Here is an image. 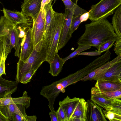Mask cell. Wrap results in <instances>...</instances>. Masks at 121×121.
<instances>
[{"instance_id": "4fadbf2b", "label": "cell", "mask_w": 121, "mask_h": 121, "mask_svg": "<svg viewBox=\"0 0 121 121\" xmlns=\"http://www.w3.org/2000/svg\"><path fill=\"white\" fill-rule=\"evenodd\" d=\"M42 0H24L21 5L22 13L35 20L39 12Z\"/></svg>"}, {"instance_id": "8fae6325", "label": "cell", "mask_w": 121, "mask_h": 121, "mask_svg": "<svg viewBox=\"0 0 121 121\" xmlns=\"http://www.w3.org/2000/svg\"><path fill=\"white\" fill-rule=\"evenodd\" d=\"M45 26L43 39L45 45L47 44L50 39L51 32L55 22L54 13L52 3L50 2L45 6Z\"/></svg>"}, {"instance_id": "3957f363", "label": "cell", "mask_w": 121, "mask_h": 121, "mask_svg": "<svg viewBox=\"0 0 121 121\" xmlns=\"http://www.w3.org/2000/svg\"><path fill=\"white\" fill-rule=\"evenodd\" d=\"M46 53L44 42L42 39L35 47L32 53L24 62L19 60L17 63L16 82H20L22 78L31 69H38L46 61Z\"/></svg>"}, {"instance_id": "7bdbcfd3", "label": "cell", "mask_w": 121, "mask_h": 121, "mask_svg": "<svg viewBox=\"0 0 121 121\" xmlns=\"http://www.w3.org/2000/svg\"></svg>"}, {"instance_id": "d6986e66", "label": "cell", "mask_w": 121, "mask_h": 121, "mask_svg": "<svg viewBox=\"0 0 121 121\" xmlns=\"http://www.w3.org/2000/svg\"><path fill=\"white\" fill-rule=\"evenodd\" d=\"M80 99L76 97L71 98L67 96L62 101H59V105L62 107L64 111L68 121H69Z\"/></svg>"}, {"instance_id": "9a60e30c", "label": "cell", "mask_w": 121, "mask_h": 121, "mask_svg": "<svg viewBox=\"0 0 121 121\" xmlns=\"http://www.w3.org/2000/svg\"><path fill=\"white\" fill-rule=\"evenodd\" d=\"M91 100L93 102L105 110L109 109L112 98L107 97L98 88L95 86L91 88Z\"/></svg>"}, {"instance_id": "ffe728a7", "label": "cell", "mask_w": 121, "mask_h": 121, "mask_svg": "<svg viewBox=\"0 0 121 121\" xmlns=\"http://www.w3.org/2000/svg\"><path fill=\"white\" fill-rule=\"evenodd\" d=\"M95 86L102 91H115L121 88V81L97 80Z\"/></svg>"}, {"instance_id": "5bb4252c", "label": "cell", "mask_w": 121, "mask_h": 121, "mask_svg": "<svg viewBox=\"0 0 121 121\" xmlns=\"http://www.w3.org/2000/svg\"><path fill=\"white\" fill-rule=\"evenodd\" d=\"M87 110L86 113V121H106L101 107L88 100Z\"/></svg>"}, {"instance_id": "ba28073f", "label": "cell", "mask_w": 121, "mask_h": 121, "mask_svg": "<svg viewBox=\"0 0 121 121\" xmlns=\"http://www.w3.org/2000/svg\"><path fill=\"white\" fill-rule=\"evenodd\" d=\"M26 107L24 106L15 104H10L6 105H1V111L10 121L11 116L13 113L17 114L24 118L26 121H36L37 117L35 115L28 116L26 112Z\"/></svg>"}, {"instance_id": "5b68a950", "label": "cell", "mask_w": 121, "mask_h": 121, "mask_svg": "<svg viewBox=\"0 0 121 121\" xmlns=\"http://www.w3.org/2000/svg\"><path fill=\"white\" fill-rule=\"evenodd\" d=\"M121 4V0H101L93 5L89 10V19L91 21L106 18L112 15Z\"/></svg>"}, {"instance_id": "30bf717a", "label": "cell", "mask_w": 121, "mask_h": 121, "mask_svg": "<svg viewBox=\"0 0 121 121\" xmlns=\"http://www.w3.org/2000/svg\"><path fill=\"white\" fill-rule=\"evenodd\" d=\"M4 16L14 25L21 27L30 26L33 25V21L30 18L23 14L21 12L12 11L3 8Z\"/></svg>"}, {"instance_id": "44dd1931", "label": "cell", "mask_w": 121, "mask_h": 121, "mask_svg": "<svg viewBox=\"0 0 121 121\" xmlns=\"http://www.w3.org/2000/svg\"><path fill=\"white\" fill-rule=\"evenodd\" d=\"M64 63L62 58L59 56L58 52H56L53 60L49 63L50 68L48 73L52 76H57L61 71Z\"/></svg>"}, {"instance_id": "83f0119b", "label": "cell", "mask_w": 121, "mask_h": 121, "mask_svg": "<svg viewBox=\"0 0 121 121\" xmlns=\"http://www.w3.org/2000/svg\"><path fill=\"white\" fill-rule=\"evenodd\" d=\"M101 92L105 96L110 98L121 99V88L115 91Z\"/></svg>"}, {"instance_id": "277c9868", "label": "cell", "mask_w": 121, "mask_h": 121, "mask_svg": "<svg viewBox=\"0 0 121 121\" xmlns=\"http://www.w3.org/2000/svg\"><path fill=\"white\" fill-rule=\"evenodd\" d=\"M55 22L49 40L45 46L46 61L49 63L53 60L55 53L58 52V45L64 17V13L55 12Z\"/></svg>"}, {"instance_id": "2e32d148", "label": "cell", "mask_w": 121, "mask_h": 121, "mask_svg": "<svg viewBox=\"0 0 121 121\" xmlns=\"http://www.w3.org/2000/svg\"><path fill=\"white\" fill-rule=\"evenodd\" d=\"M87 106V101L80 98L69 121H86Z\"/></svg>"}, {"instance_id": "ab89813d", "label": "cell", "mask_w": 121, "mask_h": 121, "mask_svg": "<svg viewBox=\"0 0 121 121\" xmlns=\"http://www.w3.org/2000/svg\"><path fill=\"white\" fill-rule=\"evenodd\" d=\"M4 51L3 43L1 38L0 37V53H2Z\"/></svg>"}, {"instance_id": "e575fe53", "label": "cell", "mask_w": 121, "mask_h": 121, "mask_svg": "<svg viewBox=\"0 0 121 121\" xmlns=\"http://www.w3.org/2000/svg\"><path fill=\"white\" fill-rule=\"evenodd\" d=\"M26 121L25 119L19 115L16 114H13L11 117L10 121Z\"/></svg>"}, {"instance_id": "cb8c5ba5", "label": "cell", "mask_w": 121, "mask_h": 121, "mask_svg": "<svg viewBox=\"0 0 121 121\" xmlns=\"http://www.w3.org/2000/svg\"><path fill=\"white\" fill-rule=\"evenodd\" d=\"M108 110L121 115V100L120 99L112 98L110 107Z\"/></svg>"}, {"instance_id": "4dcf8cb0", "label": "cell", "mask_w": 121, "mask_h": 121, "mask_svg": "<svg viewBox=\"0 0 121 121\" xmlns=\"http://www.w3.org/2000/svg\"><path fill=\"white\" fill-rule=\"evenodd\" d=\"M58 121H68L66 114L62 107L59 105L58 110L56 111Z\"/></svg>"}, {"instance_id": "d6a6232c", "label": "cell", "mask_w": 121, "mask_h": 121, "mask_svg": "<svg viewBox=\"0 0 121 121\" xmlns=\"http://www.w3.org/2000/svg\"><path fill=\"white\" fill-rule=\"evenodd\" d=\"M6 60L3 52L2 53L0 63V77L3 74H6L5 65Z\"/></svg>"}, {"instance_id": "b9f144b4", "label": "cell", "mask_w": 121, "mask_h": 121, "mask_svg": "<svg viewBox=\"0 0 121 121\" xmlns=\"http://www.w3.org/2000/svg\"><path fill=\"white\" fill-rule=\"evenodd\" d=\"M51 0V1H50V2L51 3H52V1L53 0Z\"/></svg>"}, {"instance_id": "484cf974", "label": "cell", "mask_w": 121, "mask_h": 121, "mask_svg": "<svg viewBox=\"0 0 121 121\" xmlns=\"http://www.w3.org/2000/svg\"><path fill=\"white\" fill-rule=\"evenodd\" d=\"M91 47L90 45H78L77 49L74 51L68 56L64 58H62L64 62L65 63L67 60L74 57L78 53L90 49Z\"/></svg>"}, {"instance_id": "d590c367", "label": "cell", "mask_w": 121, "mask_h": 121, "mask_svg": "<svg viewBox=\"0 0 121 121\" xmlns=\"http://www.w3.org/2000/svg\"><path fill=\"white\" fill-rule=\"evenodd\" d=\"M89 16L88 12H87L81 14L79 17L81 23L87 21L89 19Z\"/></svg>"}, {"instance_id": "74e56055", "label": "cell", "mask_w": 121, "mask_h": 121, "mask_svg": "<svg viewBox=\"0 0 121 121\" xmlns=\"http://www.w3.org/2000/svg\"><path fill=\"white\" fill-rule=\"evenodd\" d=\"M51 0H42L40 10H43L46 5L49 3Z\"/></svg>"}, {"instance_id": "f1b7e54d", "label": "cell", "mask_w": 121, "mask_h": 121, "mask_svg": "<svg viewBox=\"0 0 121 121\" xmlns=\"http://www.w3.org/2000/svg\"><path fill=\"white\" fill-rule=\"evenodd\" d=\"M80 16H74L73 17L70 28V33L72 35L73 32L77 29L81 23L79 18Z\"/></svg>"}, {"instance_id": "60d3db41", "label": "cell", "mask_w": 121, "mask_h": 121, "mask_svg": "<svg viewBox=\"0 0 121 121\" xmlns=\"http://www.w3.org/2000/svg\"><path fill=\"white\" fill-rule=\"evenodd\" d=\"M2 53H0V62L1 60V59L2 55Z\"/></svg>"}, {"instance_id": "836d02e7", "label": "cell", "mask_w": 121, "mask_h": 121, "mask_svg": "<svg viewBox=\"0 0 121 121\" xmlns=\"http://www.w3.org/2000/svg\"><path fill=\"white\" fill-rule=\"evenodd\" d=\"M101 53L99 51L81 52L78 54V55L88 56H96L100 55Z\"/></svg>"}, {"instance_id": "1f68e13d", "label": "cell", "mask_w": 121, "mask_h": 121, "mask_svg": "<svg viewBox=\"0 0 121 121\" xmlns=\"http://www.w3.org/2000/svg\"><path fill=\"white\" fill-rule=\"evenodd\" d=\"M114 50L118 56H121V38H117L115 40Z\"/></svg>"}, {"instance_id": "6da1fadb", "label": "cell", "mask_w": 121, "mask_h": 121, "mask_svg": "<svg viewBox=\"0 0 121 121\" xmlns=\"http://www.w3.org/2000/svg\"><path fill=\"white\" fill-rule=\"evenodd\" d=\"M84 34L79 39L78 45H90L97 49L101 45L118 38L112 24L102 18L86 24Z\"/></svg>"}, {"instance_id": "f35d334b", "label": "cell", "mask_w": 121, "mask_h": 121, "mask_svg": "<svg viewBox=\"0 0 121 121\" xmlns=\"http://www.w3.org/2000/svg\"><path fill=\"white\" fill-rule=\"evenodd\" d=\"M0 121H9V120L4 115L2 112L1 110L0 105Z\"/></svg>"}, {"instance_id": "d4e9b609", "label": "cell", "mask_w": 121, "mask_h": 121, "mask_svg": "<svg viewBox=\"0 0 121 121\" xmlns=\"http://www.w3.org/2000/svg\"><path fill=\"white\" fill-rule=\"evenodd\" d=\"M105 117L110 121H121V115L110 111L103 110Z\"/></svg>"}, {"instance_id": "ac0fdd59", "label": "cell", "mask_w": 121, "mask_h": 121, "mask_svg": "<svg viewBox=\"0 0 121 121\" xmlns=\"http://www.w3.org/2000/svg\"><path fill=\"white\" fill-rule=\"evenodd\" d=\"M18 84L16 81L8 80L0 77V98L15 92Z\"/></svg>"}, {"instance_id": "7c38bea8", "label": "cell", "mask_w": 121, "mask_h": 121, "mask_svg": "<svg viewBox=\"0 0 121 121\" xmlns=\"http://www.w3.org/2000/svg\"><path fill=\"white\" fill-rule=\"evenodd\" d=\"M93 80L121 81V60Z\"/></svg>"}, {"instance_id": "8992f818", "label": "cell", "mask_w": 121, "mask_h": 121, "mask_svg": "<svg viewBox=\"0 0 121 121\" xmlns=\"http://www.w3.org/2000/svg\"><path fill=\"white\" fill-rule=\"evenodd\" d=\"M25 36L22 39L20 43L21 49L19 60L25 61L29 56L34 48L33 34L30 26H24Z\"/></svg>"}, {"instance_id": "603a6c76", "label": "cell", "mask_w": 121, "mask_h": 121, "mask_svg": "<svg viewBox=\"0 0 121 121\" xmlns=\"http://www.w3.org/2000/svg\"><path fill=\"white\" fill-rule=\"evenodd\" d=\"M57 0H54V3ZM65 7V9H68L73 13L74 16H80L87 12L85 10L79 7L77 3H75L71 0H62Z\"/></svg>"}, {"instance_id": "7a4b0ae2", "label": "cell", "mask_w": 121, "mask_h": 121, "mask_svg": "<svg viewBox=\"0 0 121 121\" xmlns=\"http://www.w3.org/2000/svg\"><path fill=\"white\" fill-rule=\"evenodd\" d=\"M0 37L3 43L5 59L13 48L15 50V56L19 57L21 42L17 26L11 22L4 16L0 18Z\"/></svg>"}, {"instance_id": "f546056e", "label": "cell", "mask_w": 121, "mask_h": 121, "mask_svg": "<svg viewBox=\"0 0 121 121\" xmlns=\"http://www.w3.org/2000/svg\"><path fill=\"white\" fill-rule=\"evenodd\" d=\"M115 40L108 41L101 45L97 49L98 51L101 53L104 52L109 50L113 45Z\"/></svg>"}, {"instance_id": "8d00e7d4", "label": "cell", "mask_w": 121, "mask_h": 121, "mask_svg": "<svg viewBox=\"0 0 121 121\" xmlns=\"http://www.w3.org/2000/svg\"><path fill=\"white\" fill-rule=\"evenodd\" d=\"M52 121H58L56 111L51 112L49 113Z\"/></svg>"}, {"instance_id": "9c48e42d", "label": "cell", "mask_w": 121, "mask_h": 121, "mask_svg": "<svg viewBox=\"0 0 121 121\" xmlns=\"http://www.w3.org/2000/svg\"><path fill=\"white\" fill-rule=\"evenodd\" d=\"M45 11L43 9L40 10L35 19L33 20L32 26L34 47L43 38L45 26Z\"/></svg>"}, {"instance_id": "52a82bcc", "label": "cell", "mask_w": 121, "mask_h": 121, "mask_svg": "<svg viewBox=\"0 0 121 121\" xmlns=\"http://www.w3.org/2000/svg\"><path fill=\"white\" fill-rule=\"evenodd\" d=\"M64 20L59 38L57 47L58 51L63 48L72 37L70 28L73 13L68 9H65Z\"/></svg>"}, {"instance_id": "e0dca14e", "label": "cell", "mask_w": 121, "mask_h": 121, "mask_svg": "<svg viewBox=\"0 0 121 121\" xmlns=\"http://www.w3.org/2000/svg\"><path fill=\"white\" fill-rule=\"evenodd\" d=\"M121 60V56H117L112 60L108 61L96 68L79 81H86L92 80L96 76L105 71Z\"/></svg>"}, {"instance_id": "7402d4cb", "label": "cell", "mask_w": 121, "mask_h": 121, "mask_svg": "<svg viewBox=\"0 0 121 121\" xmlns=\"http://www.w3.org/2000/svg\"><path fill=\"white\" fill-rule=\"evenodd\" d=\"M112 24L117 37L121 38V6L115 10L112 19Z\"/></svg>"}, {"instance_id": "4316f807", "label": "cell", "mask_w": 121, "mask_h": 121, "mask_svg": "<svg viewBox=\"0 0 121 121\" xmlns=\"http://www.w3.org/2000/svg\"><path fill=\"white\" fill-rule=\"evenodd\" d=\"M38 69L37 68H34L31 69L22 78L20 82L26 84L30 82L32 76L35 73Z\"/></svg>"}]
</instances>
